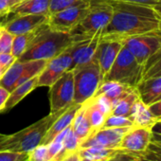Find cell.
Wrapping results in <instances>:
<instances>
[{
    "label": "cell",
    "mask_w": 161,
    "mask_h": 161,
    "mask_svg": "<svg viewBox=\"0 0 161 161\" xmlns=\"http://www.w3.org/2000/svg\"><path fill=\"white\" fill-rule=\"evenodd\" d=\"M109 3L113 7V16L102 32L103 39L122 42L128 37L158 30L161 17L153 7L129 2Z\"/></svg>",
    "instance_id": "6da1fadb"
},
{
    "label": "cell",
    "mask_w": 161,
    "mask_h": 161,
    "mask_svg": "<svg viewBox=\"0 0 161 161\" xmlns=\"http://www.w3.org/2000/svg\"><path fill=\"white\" fill-rule=\"evenodd\" d=\"M75 40L70 33L53 31L47 26V23H46L41 26L29 48L17 59V61H48L64 51Z\"/></svg>",
    "instance_id": "7a4b0ae2"
},
{
    "label": "cell",
    "mask_w": 161,
    "mask_h": 161,
    "mask_svg": "<svg viewBox=\"0 0 161 161\" xmlns=\"http://www.w3.org/2000/svg\"><path fill=\"white\" fill-rule=\"evenodd\" d=\"M65 109L66 108L56 113H49L48 116L15 134L0 135V151H11L17 153L31 152L32 149L42 144L43 138L47 130Z\"/></svg>",
    "instance_id": "3957f363"
},
{
    "label": "cell",
    "mask_w": 161,
    "mask_h": 161,
    "mask_svg": "<svg viewBox=\"0 0 161 161\" xmlns=\"http://www.w3.org/2000/svg\"><path fill=\"white\" fill-rule=\"evenodd\" d=\"M74 78V103L83 104L93 98L103 83L100 66L95 58L89 63L72 69Z\"/></svg>",
    "instance_id": "277c9868"
},
{
    "label": "cell",
    "mask_w": 161,
    "mask_h": 161,
    "mask_svg": "<svg viewBox=\"0 0 161 161\" xmlns=\"http://www.w3.org/2000/svg\"><path fill=\"white\" fill-rule=\"evenodd\" d=\"M113 16L111 3L100 0H92L88 14L71 32L74 40L91 37L103 31L110 23Z\"/></svg>",
    "instance_id": "5b68a950"
},
{
    "label": "cell",
    "mask_w": 161,
    "mask_h": 161,
    "mask_svg": "<svg viewBox=\"0 0 161 161\" xmlns=\"http://www.w3.org/2000/svg\"><path fill=\"white\" fill-rule=\"evenodd\" d=\"M143 65L123 46L103 80H115L130 87H136L142 80Z\"/></svg>",
    "instance_id": "8992f818"
},
{
    "label": "cell",
    "mask_w": 161,
    "mask_h": 161,
    "mask_svg": "<svg viewBox=\"0 0 161 161\" xmlns=\"http://www.w3.org/2000/svg\"><path fill=\"white\" fill-rule=\"evenodd\" d=\"M46 60L19 62L15 61L0 79V86L12 92L16 86L39 75L47 64Z\"/></svg>",
    "instance_id": "52a82bcc"
},
{
    "label": "cell",
    "mask_w": 161,
    "mask_h": 161,
    "mask_svg": "<svg viewBox=\"0 0 161 161\" xmlns=\"http://www.w3.org/2000/svg\"><path fill=\"white\" fill-rule=\"evenodd\" d=\"M91 1L80 3L49 14L47 26L53 31L70 33L88 14Z\"/></svg>",
    "instance_id": "ba28073f"
},
{
    "label": "cell",
    "mask_w": 161,
    "mask_h": 161,
    "mask_svg": "<svg viewBox=\"0 0 161 161\" xmlns=\"http://www.w3.org/2000/svg\"><path fill=\"white\" fill-rule=\"evenodd\" d=\"M122 44L134 55L136 61L143 65L153 53L161 48V31L157 30L134 35L124 39Z\"/></svg>",
    "instance_id": "9c48e42d"
},
{
    "label": "cell",
    "mask_w": 161,
    "mask_h": 161,
    "mask_svg": "<svg viewBox=\"0 0 161 161\" xmlns=\"http://www.w3.org/2000/svg\"><path fill=\"white\" fill-rule=\"evenodd\" d=\"M74 102V78L72 70L66 71L50 86V113L67 108Z\"/></svg>",
    "instance_id": "30bf717a"
},
{
    "label": "cell",
    "mask_w": 161,
    "mask_h": 161,
    "mask_svg": "<svg viewBox=\"0 0 161 161\" xmlns=\"http://www.w3.org/2000/svg\"><path fill=\"white\" fill-rule=\"evenodd\" d=\"M72 59L66 48L58 56L48 60L45 68L38 75V86L50 87L66 71L71 70Z\"/></svg>",
    "instance_id": "8fae6325"
},
{
    "label": "cell",
    "mask_w": 161,
    "mask_h": 161,
    "mask_svg": "<svg viewBox=\"0 0 161 161\" xmlns=\"http://www.w3.org/2000/svg\"><path fill=\"white\" fill-rule=\"evenodd\" d=\"M101 38L102 32H99L94 36L74 41L67 47L72 59L71 70L89 63L94 58Z\"/></svg>",
    "instance_id": "7c38bea8"
},
{
    "label": "cell",
    "mask_w": 161,
    "mask_h": 161,
    "mask_svg": "<svg viewBox=\"0 0 161 161\" xmlns=\"http://www.w3.org/2000/svg\"><path fill=\"white\" fill-rule=\"evenodd\" d=\"M132 127L102 128L97 131H94L88 137H86L82 143H80V149L88 148V147L119 149V145L122 136Z\"/></svg>",
    "instance_id": "4fadbf2b"
},
{
    "label": "cell",
    "mask_w": 161,
    "mask_h": 161,
    "mask_svg": "<svg viewBox=\"0 0 161 161\" xmlns=\"http://www.w3.org/2000/svg\"><path fill=\"white\" fill-rule=\"evenodd\" d=\"M151 141H152L151 127L133 126L122 136L119 145V149L140 153L147 151Z\"/></svg>",
    "instance_id": "5bb4252c"
},
{
    "label": "cell",
    "mask_w": 161,
    "mask_h": 161,
    "mask_svg": "<svg viewBox=\"0 0 161 161\" xmlns=\"http://www.w3.org/2000/svg\"><path fill=\"white\" fill-rule=\"evenodd\" d=\"M122 47L123 44L120 41L101 38L94 58L96 59L100 66L101 74L103 77V82L105 75L110 70L112 64H114Z\"/></svg>",
    "instance_id": "9a60e30c"
},
{
    "label": "cell",
    "mask_w": 161,
    "mask_h": 161,
    "mask_svg": "<svg viewBox=\"0 0 161 161\" xmlns=\"http://www.w3.org/2000/svg\"><path fill=\"white\" fill-rule=\"evenodd\" d=\"M47 18L48 15H43V14L15 15V17L8 21L2 27L7 31L16 36L38 29L42 25L47 23Z\"/></svg>",
    "instance_id": "2e32d148"
},
{
    "label": "cell",
    "mask_w": 161,
    "mask_h": 161,
    "mask_svg": "<svg viewBox=\"0 0 161 161\" xmlns=\"http://www.w3.org/2000/svg\"><path fill=\"white\" fill-rule=\"evenodd\" d=\"M80 105L82 104H77V103H73L68 108H66L64 111V113L53 122V124L50 126V128L46 133V135L43 138V141H42L43 145L49 144L58 134H60L62 131H64L67 127L71 126L72 121H73L78 110L80 109Z\"/></svg>",
    "instance_id": "e0dca14e"
},
{
    "label": "cell",
    "mask_w": 161,
    "mask_h": 161,
    "mask_svg": "<svg viewBox=\"0 0 161 161\" xmlns=\"http://www.w3.org/2000/svg\"><path fill=\"white\" fill-rule=\"evenodd\" d=\"M136 88L139 99L143 103L149 106L161 95V77L142 80Z\"/></svg>",
    "instance_id": "ac0fdd59"
},
{
    "label": "cell",
    "mask_w": 161,
    "mask_h": 161,
    "mask_svg": "<svg viewBox=\"0 0 161 161\" xmlns=\"http://www.w3.org/2000/svg\"><path fill=\"white\" fill-rule=\"evenodd\" d=\"M133 88L135 87H130L126 85L115 82V80H103L94 96L104 95L112 102L114 107V105Z\"/></svg>",
    "instance_id": "d6986e66"
},
{
    "label": "cell",
    "mask_w": 161,
    "mask_h": 161,
    "mask_svg": "<svg viewBox=\"0 0 161 161\" xmlns=\"http://www.w3.org/2000/svg\"><path fill=\"white\" fill-rule=\"evenodd\" d=\"M128 118L132 120L135 127H152L156 121L149 110V107L137 99L131 108Z\"/></svg>",
    "instance_id": "ffe728a7"
},
{
    "label": "cell",
    "mask_w": 161,
    "mask_h": 161,
    "mask_svg": "<svg viewBox=\"0 0 161 161\" xmlns=\"http://www.w3.org/2000/svg\"><path fill=\"white\" fill-rule=\"evenodd\" d=\"M38 87V75L30 79L24 84L16 86L11 93L6 102V104L2 110V112L10 111L13 109L16 104H18L26 96H28L32 90Z\"/></svg>",
    "instance_id": "44dd1931"
},
{
    "label": "cell",
    "mask_w": 161,
    "mask_h": 161,
    "mask_svg": "<svg viewBox=\"0 0 161 161\" xmlns=\"http://www.w3.org/2000/svg\"><path fill=\"white\" fill-rule=\"evenodd\" d=\"M50 0H26L17 4L12 14L14 15L25 14H43L49 15Z\"/></svg>",
    "instance_id": "7402d4cb"
},
{
    "label": "cell",
    "mask_w": 161,
    "mask_h": 161,
    "mask_svg": "<svg viewBox=\"0 0 161 161\" xmlns=\"http://www.w3.org/2000/svg\"><path fill=\"white\" fill-rule=\"evenodd\" d=\"M71 129H72L74 135L80 141V143L94 132L89 123V120L87 119L86 107L84 104L80 105V109L78 110V112L72 121Z\"/></svg>",
    "instance_id": "603a6c76"
},
{
    "label": "cell",
    "mask_w": 161,
    "mask_h": 161,
    "mask_svg": "<svg viewBox=\"0 0 161 161\" xmlns=\"http://www.w3.org/2000/svg\"><path fill=\"white\" fill-rule=\"evenodd\" d=\"M118 150L102 147L80 148L78 150V155L80 161H107Z\"/></svg>",
    "instance_id": "cb8c5ba5"
},
{
    "label": "cell",
    "mask_w": 161,
    "mask_h": 161,
    "mask_svg": "<svg viewBox=\"0 0 161 161\" xmlns=\"http://www.w3.org/2000/svg\"><path fill=\"white\" fill-rule=\"evenodd\" d=\"M86 107V112L89 123L93 129V131H97L101 129L103 125V122L106 119V115L102 111V109L97 104L94 98L89 99L85 103H83Z\"/></svg>",
    "instance_id": "d4e9b609"
},
{
    "label": "cell",
    "mask_w": 161,
    "mask_h": 161,
    "mask_svg": "<svg viewBox=\"0 0 161 161\" xmlns=\"http://www.w3.org/2000/svg\"><path fill=\"white\" fill-rule=\"evenodd\" d=\"M41 27H39L38 29L27 32V33H23V34H19L14 36V42H13V47H12V55H14L16 59H18L30 47V45L31 44L32 40L34 39V37L37 35L39 30Z\"/></svg>",
    "instance_id": "484cf974"
},
{
    "label": "cell",
    "mask_w": 161,
    "mask_h": 161,
    "mask_svg": "<svg viewBox=\"0 0 161 161\" xmlns=\"http://www.w3.org/2000/svg\"><path fill=\"white\" fill-rule=\"evenodd\" d=\"M139 99L136 88H133L128 94H126L123 98H121L113 107L111 114L117 116L128 117L131 111L132 106L136 103V101Z\"/></svg>",
    "instance_id": "4316f807"
},
{
    "label": "cell",
    "mask_w": 161,
    "mask_h": 161,
    "mask_svg": "<svg viewBox=\"0 0 161 161\" xmlns=\"http://www.w3.org/2000/svg\"><path fill=\"white\" fill-rule=\"evenodd\" d=\"M161 77V48L153 53L143 64L142 80Z\"/></svg>",
    "instance_id": "83f0119b"
},
{
    "label": "cell",
    "mask_w": 161,
    "mask_h": 161,
    "mask_svg": "<svg viewBox=\"0 0 161 161\" xmlns=\"http://www.w3.org/2000/svg\"><path fill=\"white\" fill-rule=\"evenodd\" d=\"M132 126H134V124L128 117L110 114L106 117L102 128H121V127H132Z\"/></svg>",
    "instance_id": "f1b7e54d"
},
{
    "label": "cell",
    "mask_w": 161,
    "mask_h": 161,
    "mask_svg": "<svg viewBox=\"0 0 161 161\" xmlns=\"http://www.w3.org/2000/svg\"><path fill=\"white\" fill-rule=\"evenodd\" d=\"M14 35L7 31L3 27H0V53L11 54Z\"/></svg>",
    "instance_id": "f546056e"
},
{
    "label": "cell",
    "mask_w": 161,
    "mask_h": 161,
    "mask_svg": "<svg viewBox=\"0 0 161 161\" xmlns=\"http://www.w3.org/2000/svg\"><path fill=\"white\" fill-rule=\"evenodd\" d=\"M86 1H91V0H50L49 14L58 13L68 7L83 3V2H86Z\"/></svg>",
    "instance_id": "4dcf8cb0"
},
{
    "label": "cell",
    "mask_w": 161,
    "mask_h": 161,
    "mask_svg": "<svg viewBox=\"0 0 161 161\" xmlns=\"http://www.w3.org/2000/svg\"><path fill=\"white\" fill-rule=\"evenodd\" d=\"M29 161H51L47 145L40 144L29 152Z\"/></svg>",
    "instance_id": "1f68e13d"
},
{
    "label": "cell",
    "mask_w": 161,
    "mask_h": 161,
    "mask_svg": "<svg viewBox=\"0 0 161 161\" xmlns=\"http://www.w3.org/2000/svg\"><path fill=\"white\" fill-rule=\"evenodd\" d=\"M142 158V153H132L119 149L107 161H141Z\"/></svg>",
    "instance_id": "d6a6232c"
},
{
    "label": "cell",
    "mask_w": 161,
    "mask_h": 161,
    "mask_svg": "<svg viewBox=\"0 0 161 161\" xmlns=\"http://www.w3.org/2000/svg\"><path fill=\"white\" fill-rule=\"evenodd\" d=\"M63 145H64V149L66 153H73V152H77L80 149V141L78 139V137L74 135L71 126L69 128V130L67 131L64 141H63Z\"/></svg>",
    "instance_id": "836d02e7"
},
{
    "label": "cell",
    "mask_w": 161,
    "mask_h": 161,
    "mask_svg": "<svg viewBox=\"0 0 161 161\" xmlns=\"http://www.w3.org/2000/svg\"><path fill=\"white\" fill-rule=\"evenodd\" d=\"M0 161H29V153L0 151Z\"/></svg>",
    "instance_id": "e575fe53"
},
{
    "label": "cell",
    "mask_w": 161,
    "mask_h": 161,
    "mask_svg": "<svg viewBox=\"0 0 161 161\" xmlns=\"http://www.w3.org/2000/svg\"><path fill=\"white\" fill-rule=\"evenodd\" d=\"M17 59L12 54H1L0 53V79L3 77L6 71Z\"/></svg>",
    "instance_id": "d590c367"
},
{
    "label": "cell",
    "mask_w": 161,
    "mask_h": 161,
    "mask_svg": "<svg viewBox=\"0 0 161 161\" xmlns=\"http://www.w3.org/2000/svg\"><path fill=\"white\" fill-rule=\"evenodd\" d=\"M17 4V0H0V17L11 14Z\"/></svg>",
    "instance_id": "8d00e7d4"
},
{
    "label": "cell",
    "mask_w": 161,
    "mask_h": 161,
    "mask_svg": "<svg viewBox=\"0 0 161 161\" xmlns=\"http://www.w3.org/2000/svg\"><path fill=\"white\" fill-rule=\"evenodd\" d=\"M100 1H106V2H129V3H136L142 4L147 6H155L157 4H161L158 0H100Z\"/></svg>",
    "instance_id": "74e56055"
},
{
    "label": "cell",
    "mask_w": 161,
    "mask_h": 161,
    "mask_svg": "<svg viewBox=\"0 0 161 161\" xmlns=\"http://www.w3.org/2000/svg\"><path fill=\"white\" fill-rule=\"evenodd\" d=\"M152 131V141L161 140V119L156 120L151 127Z\"/></svg>",
    "instance_id": "f35d334b"
},
{
    "label": "cell",
    "mask_w": 161,
    "mask_h": 161,
    "mask_svg": "<svg viewBox=\"0 0 161 161\" xmlns=\"http://www.w3.org/2000/svg\"><path fill=\"white\" fill-rule=\"evenodd\" d=\"M148 107H149V110H150V112L152 113L153 117L156 120L161 119V100L153 103L150 104Z\"/></svg>",
    "instance_id": "ab89813d"
},
{
    "label": "cell",
    "mask_w": 161,
    "mask_h": 161,
    "mask_svg": "<svg viewBox=\"0 0 161 161\" xmlns=\"http://www.w3.org/2000/svg\"><path fill=\"white\" fill-rule=\"evenodd\" d=\"M10 91L7 90L5 87L0 86V112H2L5 104H6V102L10 96Z\"/></svg>",
    "instance_id": "60d3db41"
},
{
    "label": "cell",
    "mask_w": 161,
    "mask_h": 161,
    "mask_svg": "<svg viewBox=\"0 0 161 161\" xmlns=\"http://www.w3.org/2000/svg\"><path fill=\"white\" fill-rule=\"evenodd\" d=\"M78 160H79V155H78V151H77V152L66 153L58 161H78Z\"/></svg>",
    "instance_id": "b9f144b4"
},
{
    "label": "cell",
    "mask_w": 161,
    "mask_h": 161,
    "mask_svg": "<svg viewBox=\"0 0 161 161\" xmlns=\"http://www.w3.org/2000/svg\"><path fill=\"white\" fill-rule=\"evenodd\" d=\"M153 8H154V10H155V12L158 14V15L161 17V4H157V5L153 6Z\"/></svg>",
    "instance_id": "7bdbcfd3"
},
{
    "label": "cell",
    "mask_w": 161,
    "mask_h": 161,
    "mask_svg": "<svg viewBox=\"0 0 161 161\" xmlns=\"http://www.w3.org/2000/svg\"><path fill=\"white\" fill-rule=\"evenodd\" d=\"M153 144H155L156 146H158V147H160L161 148V140L160 141H152Z\"/></svg>",
    "instance_id": "ee69618b"
},
{
    "label": "cell",
    "mask_w": 161,
    "mask_h": 161,
    "mask_svg": "<svg viewBox=\"0 0 161 161\" xmlns=\"http://www.w3.org/2000/svg\"><path fill=\"white\" fill-rule=\"evenodd\" d=\"M141 161H155V160H152V159H146V158H142Z\"/></svg>",
    "instance_id": "f6af8a7d"
},
{
    "label": "cell",
    "mask_w": 161,
    "mask_h": 161,
    "mask_svg": "<svg viewBox=\"0 0 161 161\" xmlns=\"http://www.w3.org/2000/svg\"><path fill=\"white\" fill-rule=\"evenodd\" d=\"M158 30L161 31V20H160V22H159V26H158Z\"/></svg>",
    "instance_id": "bcb514c9"
},
{
    "label": "cell",
    "mask_w": 161,
    "mask_h": 161,
    "mask_svg": "<svg viewBox=\"0 0 161 161\" xmlns=\"http://www.w3.org/2000/svg\"><path fill=\"white\" fill-rule=\"evenodd\" d=\"M17 1H18L19 3H21V2H23V1H26V0H17Z\"/></svg>",
    "instance_id": "7dc6e473"
},
{
    "label": "cell",
    "mask_w": 161,
    "mask_h": 161,
    "mask_svg": "<svg viewBox=\"0 0 161 161\" xmlns=\"http://www.w3.org/2000/svg\"><path fill=\"white\" fill-rule=\"evenodd\" d=\"M159 100H161V95H160V96H159V98H158V99H157V100H156V101H159ZM156 101H155V102H156Z\"/></svg>",
    "instance_id": "c3c4849f"
},
{
    "label": "cell",
    "mask_w": 161,
    "mask_h": 161,
    "mask_svg": "<svg viewBox=\"0 0 161 161\" xmlns=\"http://www.w3.org/2000/svg\"><path fill=\"white\" fill-rule=\"evenodd\" d=\"M158 1H159V2H160V3H161V0H158Z\"/></svg>",
    "instance_id": "681fc988"
},
{
    "label": "cell",
    "mask_w": 161,
    "mask_h": 161,
    "mask_svg": "<svg viewBox=\"0 0 161 161\" xmlns=\"http://www.w3.org/2000/svg\"><path fill=\"white\" fill-rule=\"evenodd\" d=\"M78 161H80V159H79V160H78Z\"/></svg>",
    "instance_id": "f907efd6"
}]
</instances>
